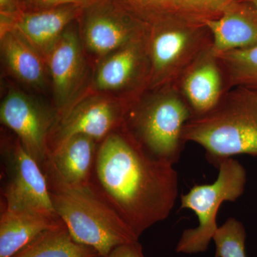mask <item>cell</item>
Masks as SVG:
<instances>
[{
	"instance_id": "6da1fadb",
	"label": "cell",
	"mask_w": 257,
	"mask_h": 257,
	"mask_svg": "<svg viewBox=\"0 0 257 257\" xmlns=\"http://www.w3.org/2000/svg\"><path fill=\"white\" fill-rule=\"evenodd\" d=\"M90 184L138 239L170 216L178 196L174 166L147 156L121 127L98 145Z\"/></svg>"
},
{
	"instance_id": "7a4b0ae2",
	"label": "cell",
	"mask_w": 257,
	"mask_h": 257,
	"mask_svg": "<svg viewBox=\"0 0 257 257\" xmlns=\"http://www.w3.org/2000/svg\"><path fill=\"white\" fill-rule=\"evenodd\" d=\"M42 169L54 209L77 242L94 248L103 256L118 245L139 240L91 184L67 183L48 160Z\"/></svg>"
},
{
	"instance_id": "3957f363",
	"label": "cell",
	"mask_w": 257,
	"mask_h": 257,
	"mask_svg": "<svg viewBox=\"0 0 257 257\" xmlns=\"http://www.w3.org/2000/svg\"><path fill=\"white\" fill-rule=\"evenodd\" d=\"M182 138L201 145L208 162L216 168L236 155L257 157V91L227 89L212 109L191 117Z\"/></svg>"
},
{
	"instance_id": "277c9868",
	"label": "cell",
	"mask_w": 257,
	"mask_h": 257,
	"mask_svg": "<svg viewBox=\"0 0 257 257\" xmlns=\"http://www.w3.org/2000/svg\"><path fill=\"white\" fill-rule=\"evenodd\" d=\"M192 116L188 103L175 86L134 101L121 128L147 156L174 166L185 143L184 125Z\"/></svg>"
},
{
	"instance_id": "5b68a950",
	"label": "cell",
	"mask_w": 257,
	"mask_h": 257,
	"mask_svg": "<svg viewBox=\"0 0 257 257\" xmlns=\"http://www.w3.org/2000/svg\"><path fill=\"white\" fill-rule=\"evenodd\" d=\"M149 24L147 90L177 86L189 66L212 46L210 32L204 20L182 15L161 17Z\"/></svg>"
},
{
	"instance_id": "8992f818",
	"label": "cell",
	"mask_w": 257,
	"mask_h": 257,
	"mask_svg": "<svg viewBox=\"0 0 257 257\" xmlns=\"http://www.w3.org/2000/svg\"><path fill=\"white\" fill-rule=\"evenodd\" d=\"M217 179L212 184H199L181 197L180 209L195 213L199 224L184 230L176 252L194 254L207 251L219 226L216 216L224 202H234L242 195L246 184V172L238 161L226 159L219 164Z\"/></svg>"
},
{
	"instance_id": "52a82bcc",
	"label": "cell",
	"mask_w": 257,
	"mask_h": 257,
	"mask_svg": "<svg viewBox=\"0 0 257 257\" xmlns=\"http://www.w3.org/2000/svg\"><path fill=\"white\" fill-rule=\"evenodd\" d=\"M79 35L86 55L103 57L147 35L150 24L120 0H89L78 20Z\"/></svg>"
},
{
	"instance_id": "ba28073f",
	"label": "cell",
	"mask_w": 257,
	"mask_h": 257,
	"mask_svg": "<svg viewBox=\"0 0 257 257\" xmlns=\"http://www.w3.org/2000/svg\"><path fill=\"white\" fill-rule=\"evenodd\" d=\"M1 207L57 214L46 177L16 136L1 140Z\"/></svg>"
},
{
	"instance_id": "9c48e42d",
	"label": "cell",
	"mask_w": 257,
	"mask_h": 257,
	"mask_svg": "<svg viewBox=\"0 0 257 257\" xmlns=\"http://www.w3.org/2000/svg\"><path fill=\"white\" fill-rule=\"evenodd\" d=\"M132 102L115 96L86 92L58 119L49 138V155L76 135L100 143L121 128Z\"/></svg>"
},
{
	"instance_id": "30bf717a",
	"label": "cell",
	"mask_w": 257,
	"mask_h": 257,
	"mask_svg": "<svg viewBox=\"0 0 257 257\" xmlns=\"http://www.w3.org/2000/svg\"><path fill=\"white\" fill-rule=\"evenodd\" d=\"M0 120L40 167L49 157V138L58 121L55 109L20 89H11L0 105Z\"/></svg>"
},
{
	"instance_id": "8fae6325",
	"label": "cell",
	"mask_w": 257,
	"mask_h": 257,
	"mask_svg": "<svg viewBox=\"0 0 257 257\" xmlns=\"http://www.w3.org/2000/svg\"><path fill=\"white\" fill-rule=\"evenodd\" d=\"M147 37V34L99 60L91 79L89 92L128 101L125 97L126 95L140 94L145 89L147 90L150 60Z\"/></svg>"
},
{
	"instance_id": "7c38bea8",
	"label": "cell",
	"mask_w": 257,
	"mask_h": 257,
	"mask_svg": "<svg viewBox=\"0 0 257 257\" xmlns=\"http://www.w3.org/2000/svg\"><path fill=\"white\" fill-rule=\"evenodd\" d=\"M77 20L66 29L45 60L58 119L83 94L87 76L86 53Z\"/></svg>"
},
{
	"instance_id": "4fadbf2b",
	"label": "cell",
	"mask_w": 257,
	"mask_h": 257,
	"mask_svg": "<svg viewBox=\"0 0 257 257\" xmlns=\"http://www.w3.org/2000/svg\"><path fill=\"white\" fill-rule=\"evenodd\" d=\"M82 7L65 5L23 11L15 18L0 16V32L15 30L45 60L66 29L78 20Z\"/></svg>"
},
{
	"instance_id": "5bb4252c",
	"label": "cell",
	"mask_w": 257,
	"mask_h": 257,
	"mask_svg": "<svg viewBox=\"0 0 257 257\" xmlns=\"http://www.w3.org/2000/svg\"><path fill=\"white\" fill-rule=\"evenodd\" d=\"M177 87L193 116L205 114L218 104L226 87L222 69L211 47L189 66Z\"/></svg>"
},
{
	"instance_id": "9a60e30c",
	"label": "cell",
	"mask_w": 257,
	"mask_h": 257,
	"mask_svg": "<svg viewBox=\"0 0 257 257\" xmlns=\"http://www.w3.org/2000/svg\"><path fill=\"white\" fill-rule=\"evenodd\" d=\"M212 39L215 55L257 45V14L245 2L239 0L220 15L204 20Z\"/></svg>"
},
{
	"instance_id": "2e32d148",
	"label": "cell",
	"mask_w": 257,
	"mask_h": 257,
	"mask_svg": "<svg viewBox=\"0 0 257 257\" xmlns=\"http://www.w3.org/2000/svg\"><path fill=\"white\" fill-rule=\"evenodd\" d=\"M64 222L57 214L1 207L0 257H12L47 230Z\"/></svg>"
},
{
	"instance_id": "e0dca14e",
	"label": "cell",
	"mask_w": 257,
	"mask_h": 257,
	"mask_svg": "<svg viewBox=\"0 0 257 257\" xmlns=\"http://www.w3.org/2000/svg\"><path fill=\"white\" fill-rule=\"evenodd\" d=\"M3 62L10 73L28 87L44 90L48 71L45 59L13 30L0 32Z\"/></svg>"
},
{
	"instance_id": "ac0fdd59",
	"label": "cell",
	"mask_w": 257,
	"mask_h": 257,
	"mask_svg": "<svg viewBox=\"0 0 257 257\" xmlns=\"http://www.w3.org/2000/svg\"><path fill=\"white\" fill-rule=\"evenodd\" d=\"M98 145L90 137L76 135L51 153L47 160L64 182L71 185L88 186Z\"/></svg>"
},
{
	"instance_id": "d6986e66",
	"label": "cell",
	"mask_w": 257,
	"mask_h": 257,
	"mask_svg": "<svg viewBox=\"0 0 257 257\" xmlns=\"http://www.w3.org/2000/svg\"><path fill=\"white\" fill-rule=\"evenodd\" d=\"M12 257H101L94 248L77 242L66 225L44 231Z\"/></svg>"
},
{
	"instance_id": "ffe728a7",
	"label": "cell",
	"mask_w": 257,
	"mask_h": 257,
	"mask_svg": "<svg viewBox=\"0 0 257 257\" xmlns=\"http://www.w3.org/2000/svg\"><path fill=\"white\" fill-rule=\"evenodd\" d=\"M215 56L224 74L226 91L238 87L257 91V45Z\"/></svg>"
},
{
	"instance_id": "44dd1931",
	"label": "cell",
	"mask_w": 257,
	"mask_h": 257,
	"mask_svg": "<svg viewBox=\"0 0 257 257\" xmlns=\"http://www.w3.org/2000/svg\"><path fill=\"white\" fill-rule=\"evenodd\" d=\"M121 3L147 22L167 15H182L204 20L207 15L198 9L191 0H120Z\"/></svg>"
},
{
	"instance_id": "7402d4cb",
	"label": "cell",
	"mask_w": 257,
	"mask_h": 257,
	"mask_svg": "<svg viewBox=\"0 0 257 257\" xmlns=\"http://www.w3.org/2000/svg\"><path fill=\"white\" fill-rule=\"evenodd\" d=\"M246 233L242 223L230 217L216 230L213 241L216 246L214 257H246Z\"/></svg>"
},
{
	"instance_id": "603a6c76",
	"label": "cell",
	"mask_w": 257,
	"mask_h": 257,
	"mask_svg": "<svg viewBox=\"0 0 257 257\" xmlns=\"http://www.w3.org/2000/svg\"><path fill=\"white\" fill-rule=\"evenodd\" d=\"M89 0H24V11H37L58 8L65 5H80L83 6Z\"/></svg>"
},
{
	"instance_id": "cb8c5ba5",
	"label": "cell",
	"mask_w": 257,
	"mask_h": 257,
	"mask_svg": "<svg viewBox=\"0 0 257 257\" xmlns=\"http://www.w3.org/2000/svg\"><path fill=\"white\" fill-rule=\"evenodd\" d=\"M198 9L208 18H214L219 16L230 5L239 0H191Z\"/></svg>"
},
{
	"instance_id": "d4e9b609",
	"label": "cell",
	"mask_w": 257,
	"mask_h": 257,
	"mask_svg": "<svg viewBox=\"0 0 257 257\" xmlns=\"http://www.w3.org/2000/svg\"><path fill=\"white\" fill-rule=\"evenodd\" d=\"M101 257H145L139 240L115 246L105 256Z\"/></svg>"
},
{
	"instance_id": "484cf974",
	"label": "cell",
	"mask_w": 257,
	"mask_h": 257,
	"mask_svg": "<svg viewBox=\"0 0 257 257\" xmlns=\"http://www.w3.org/2000/svg\"><path fill=\"white\" fill-rule=\"evenodd\" d=\"M23 11L21 0H0V16L15 18Z\"/></svg>"
},
{
	"instance_id": "4316f807",
	"label": "cell",
	"mask_w": 257,
	"mask_h": 257,
	"mask_svg": "<svg viewBox=\"0 0 257 257\" xmlns=\"http://www.w3.org/2000/svg\"><path fill=\"white\" fill-rule=\"evenodd\" d=\"M249 5L257 14V0H241Z\"/></svg>"
},
{
	"instance_id": "83f0119b",
	"label": "cell",
	"mask_w": 257,
	"mask_h": 257,
	"mask_svg": "<svg viewBox=\"0 0 257 257\" xmlns=\"http://www.w3.org/2000/svg\"><path fill=\"white\" fill-rule=\"evenodd\" d=\"M23 1H24V0H21L22 3H23Z\"/></svg>"
}]
</instances>
